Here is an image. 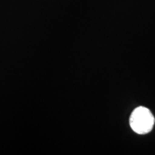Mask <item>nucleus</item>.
<instances>
[{"label": "nucleus", "mask_w": 155, "mask_h": 155, "mask_svg": "<svg viewBox=\"0 0 155 155\" xmlns=\"http://www.w3.org/2000/svg\"><path fill=\"white\" fill-rule=\"evenodd\" d=\"M129 123L134 132L139 134H145L152 129L154 124V117L148 108L140 106L134 110Z\"/></svg>", "instance_id": "nucleus-1"}]
</instances>
